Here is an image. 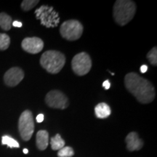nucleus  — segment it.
I'll return each instance as SVG.
<instances>
[{"label":"nucleus","mask_w":157,"mask_h":157,"mask_svg":"<svg viewBox=\"0 0 157 157\" xmlns=\"http://www.w3.org/2000/svg\"><path fill=\"white\" fill-rule=\"evenodd\" d=\"M124 84L127 90L140 103L147 104L154 101L156 93L153 84L136 73L127 74L124 78Z\"/></svg>","instance_id":"1"},{"label":"nucleus","mask_w":157,"mask_h":157,"mask_svg":"<svg viewBox=\"0 0 157 157\" xmlns=\"http://www.w3.org/2000/svg\"><path fill=\"white\" fill-rule=\"evenodd\" d=\"M136 5L130 0H118L113 6V18L119 25H125L135 16Z\"/></svg>","instance_id":"2"},{"label":"nucleus","mask_w":157,"mask_h":157,"mask_svg":"<svg viewBox=\"0 0 157 157\" xmlns=\"http://www.w3.org/2000/svg\"><path fill=\"white\" fill-rule=\"evenodd\" d=\"M66 63V57L59 51L48 50L42 54L40 64L48 73L58 74Z\"/></svg>","instance_id":"3"},{"label":"nucleus","mask_w":157,"mask_h":157,"mask_svg":"<svg viewBox=\"0 0 157 157\" xmlns=\"http://www.w3.org/2000/svg\"><path fill=\"white\" fill-rule=\"evenodd\" d=\"M36 19L40 21L41 24L46 28H55L60 22L58 13L52 7L42 5L35 10Z\"/></svg>","instance_id":"4"},{"label":"nucleus","mask_w":157,"mask_h":157,"mask_svg":"<svg viewBox=\"0 0 157 157\" xmlns=\"http://www.w3.org/2000/svg\"><path fill=\"white\" fill-rule=\"evenodd\" d=\"M60 35L68 41L77 40L83 33V25L76 20H69L62 23L60 28Z\"/></svg>","instance_id":"5"},{"label":"nucleus","mask_w":157,"mask_h":157,"mask_svg":"<svg viewBox=\"0 0 157 157\" xmlns=\"http://www.w3.org/2000/svg\"><path fill=\"white\" fill-rule=\"evenodd\" d=\"M18 129L23 140L28 141L32 137L34 131V122L32 113L29 110L21 113L18 121Z\"/></svg>","instance_id":"6"},{"label":"nucleus","mask_w":157,"mask_h":157,"mask_svg":"<svg viewBox=\"0 0 157 157\" xmlns=\"http://www.w3.org/2000/svg\"><path fill=\"white\" fill-rule=\"evenodd\" d=\"M71 66L76 74L78 76L86 75L91 69V58L87 52H80L72 59Z\"/></svg>","instance_id":"7"},{"label":"nucleus","mask_w":157,"mask_h":157,"mask_svg":"<svg viewBox=\"0 0 157 157\" xmlns=\"http://www.w3.org/2000/svg\"><path fill=\"white\" fill-rule=\"evenodd\" d=\"M47 105L52 109H65L68 106V99L62 92L52 90L47 94L45 98Z\"/></svg>","instance_id":"8"},{"label":"nucleus","mask_w":157,"mask_h":157,"mask_svg":"<svg viewBox=\"0 0 157 157\" xmlns=\"http://www.w3.org/2000/svg\"><path fill=\"white\" fill-rule=\"evenodd\" d=\"M21 46L25 52L31 54H36L42 50L44 42L38 37H27L23 40Z\"/></svg>","instance_id":"9"},{"label":"nucleus","mask_w":157,"mask_h":157,"mask_svg":"<svg viewBox=\"0 0 157 157\" xmlns=\"http://www.w3.org/2000/svg\"><path fill=\"white\" fill-rule=\"evenodd\" d=\"M24 78V72L21 68L14 67L9 69L4 76V81L9 87H15Z\"/></svg>","instance_id":"10"},{"label":"nucleus","mask_w":157,"mask_h":157,"mask_svg":"<svg viewBox=\"0 0 157 157\" xmlns=\"http://www.w3.org/2000/svg\"><path fill=\"white\" fill-rule=\"evenodd\" d=\"M125 140L127 143V148L129 151H139L143 146V140L140 139L138 134L135 132L129 133Z\"/></svg>","instance_id":"11"},{"label":"nucleus","mask_w":157,"mask_h":157,"mask_svg":"<svg viewBox=\"0 0 157 157\" xmlns=\"http://www.w3.org/2000/svg\"><path fill=\"white\" fill-rule=\"evenodd\" d=\"M36 146L39 150L44 151L48 148L49 144V134L46 130H39L36 133Z\"/></svg>","instance_id":"12"},{"label":"nucleus","mask_w":157,"mask_h":157,"mask_svg":"<svg viewBox=\"0 0 157 157\" xmlns=\"http://www.w3.org/2000/svg\"><path fill=\"white\" fill-rule=\"evenodd\" d=\"M95 113L96 117L99 119H105L109 117L111 111L109 105L105 103H101L95 106Z\"/></svg>","instance_id":"13"},{"label":"nucleus","mask_w":157,"mask_h":157,"mask_svg":"<svg viewBox=\"0 0 157 157\" xmlns=\"http://www.w3.org/2000/svg\"><path fill=\"white\" fill-rule=\"evenodd\" d=\"M13 20L9 15L5 13H0V27L5 31H9L12 27Z\"/></svg>","instance_id":"14"},{"label":"nucleus","mask_w":157,"mask_h":157,"mask_svg":"<svg viewBox=\"0 0 157 157\" xmlns=\"http://www.w3.org/2000/svg\"><path fill=\"white\" fill-rule=\"evenodd\" d=\"M51 148L53 151L60 150L65 147V141L59 134L56 135V136L51 138L50 140Z\"/></svg>","instance_id":"15"},{"label":"nucleus","mask_w":157,"mask_h":157,"mask_svg":"<svg viewBox=\"0 0 157 157\" xmlns=\"http://www.w3.org/2000/svg\"><path fill=\"white\" fill-rule=\"evenodd\" d=\"M2 144L7 145L10 148H19L20 145L17 140L8 135H4L2 138Z\"/></svg>","instance_id":"16"},{"label":"nucleus","mask_w":157,"mask_h":157,"mask_svg":"<svg viewBox=\"0 0 157 157\" xmlns=\"http://www.w3.org/2000/svg\"><path fill=\"white\" fill-rule=\"evenodd\" d=\"M10 38L7 34H0V50H5L9 48Z\"/></svg>","instance_id":"17"},{"label":"nucleus","mask_w":157,"mask_h":157,"mask_svg":"<svg viewBox=\"0 0 157 157\" xmlns=\"http://www.w3.org/2000/svg\"><path fill=\"white\" fill-rule=\"evenodd\" d=\"M74 155V149L71 147L66 146L60 149L58 153V157H72Z\"/></svg>","instance_id":"18"},{"label":"nucleus","mask_w":157,"mask_h":157,"mask_svg":"<svg viewBox=\"0 0 157 157\" xmlns=\"http://www.w3.org/2000/svg\"><path fill=\"white\" fill-rule=\"evenodd\" d=\"M147 58L148 59L150 63L153 66L157 65V48L156 47L153 48L147 54Z\"/></svg>","instance_id":"19"},{"label":"nucleus","mask_w":157,"mask_h":157,"mask_svg":"<svg viewBox=\"0 0 157 157\" xmlns=\"http://www.w3.org/2000/svg\"><path fill=\"white\" fill-rule=\"evenodd\" d=\"M39 3V1L37 0H24L21 3V7L23 10L29 11L36 6Z\"/></svg>","instance_id":"20"},{"label":"nucleus","mask_w":157,"mask_h":157,"mask_svg":"<svg viewBox=\"0 0 157 157\" xmlns=\"http://www.w3.org/2000/svg\"><path fill=\"white\" fill-rule=\"evenodd\" d=\"M44 114H42V113H40V114H39L36 117V121L38 123H41V122H42L43 121H44Z\"/></svg>","instance_id":"21"},{"label":"nucleus","mask_w":157,"mask_h":157,"mask_svg":"<svg viewBox=\"0 0 157 157\" xmlns=\"http://www.w3.org/2000/svg\"><path fill=\"white\" fill-rule=\"evenodd\" d=\"M103 87L105 88V90H109L110 87H111V84H110V82L109 80H105V82L103 83Z\"/></svg>","instance_id":"22"},{"label":"nucleus","mask_w":157,"mask_h":157,"mask_svg":"<svg viewBox=\"0 0 157 157\" xmlns=\"http://www.w3.org/2000/svg\"><path fill=\"white\" fill-rule=\"evenodd\" d=\"M12 25H13L14 27L21 28V27H22V23L19 22V21H14V22H13V23H12Z\"/></svg>","instance_id":"23"},{"label":"nucleus","mask_w":157,"mask_h":157,"mask_svg":"<svg viewBox=\"0 0 157 157\" xmlns=\"http://www.w3.org/2000/svg\"><path fill=\"white\" fill-rule=\"evenodd\" d=\"M147 71H148V66H147L146 65H143V66H141V67H140L141 73H143V74L146 73Z\"/></svg>","instance_id":"24"},{"label":"nucleus","mask_w":157,"mask_h":157,"mask_svg":"<svg viewBox=\"0 0 157 157\" xmlns=\"http://www.w3.org/2000/svg\"><path fill=\"white\" fill-rule=\"evenodd\" d=\"M23 153H24V154H28V153H29L28 149H27V148H24V149H23Z\"/></svg>","instance_id":"25"}]
</instances>
